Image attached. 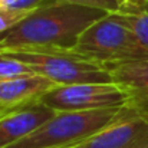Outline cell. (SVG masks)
<instances>
[{
  "mask_svg": "<svg viewBox=\"0 0 148 148\" xmlns=\"http://www.w3.org/2000/svg\"><path fill=\"white\" fill-rule=\"evenodd\" d=\"M12 109H14V108H0V119H1L6 114H9Z\"/></svg>",
  "mask_w": 148,
  "mask_h": 148,
  "instance_id": "2e32d148",
  "label": "cell"
},
{
  "mask_svg": "<svg viewBox=\"0 0 148 148\" xmlns=\"http://www.w3.org/2000/svg\"><path fill=\"white\" fill-rule=\"evenodd\" d=\"M147 148H148V147H147Z\"/></svg>",
  "mask_w": 148,
  "mask_h": 148,
  "instance_id": "ac0fdd59",
  "label": "cell"
},
{
  "mask_svg": "<svg viewBox=\"0 0 148 148\" xmlns=\"http://www.w3.org/2000/svg\"><path fill=\"white\" fill-rule=\"evenodd\" d=\"M39 101L56 112L97 111L127 106V95L114 82L58 85Z\"/></svg>",
  "mask_w": 148,
  "mask_h": 148,
  "instance_id": "5b68a950",
  "label": "cell"
},
{
  "mask_svg": "<svg viewBox=\"0 0 148 148\" xmlns=\"http://www.w3.org/2000/svg\"><path fill=\"white\" fill-rule=\"evenodd\" d=\"M98 9L55 3L29 13L0 35V50H72L79 36L106 16Z\"/></svg>",
  "mask_w": 148,
  "mask_h": 148,
  "instance_id": "6da1fadb",
  "label": "cell"
},
{
  "mask_svg": "<svg viewBox=\"0 0 148 148\" xmlns=\"http://www.w3.org/2000/svg\"><path fill=\"white\" fill-rule=\"evenodd\" d=\"M118 14L134 32L138 42L148 50V0H145L141 6L124 9Z\"/></svg>",
  "mask_w": 148,
  "mask_h": 148,
  "instance_id": "30bf717a",
  "label": "cell"
},
{
  "mask_svg": "<svg viewBox=\"0 0 148 148\" xmlns=\"http://www.w3.org/2000/svg\"><path fill=\"white\" fill-rule=\"evenodd\" d=\"M27 14L29 13H25V12H16V10L0 7V35L9 30L10 27H13L14 25H17L19 22H22Z\"/></svg>",
  "mask_w": 148,
  "mask_h": 148,
  "instance_id": "5bb4252c",
  "label": "cell"
},
{
  "mask_svg": "<svg viewBox=\"0 0 148 148\" xmlns=\"http://www.w3.org/2000/svg\"><path fill=\"white\" fill-rule=\"evenodd\" d=\"M58 1L92 7V9H98V10L106 12V13H119L125 9L124 0H58Z\"/></svg>",
  "mask_w": 148,
  "mask_h": 148,
  "instance_id": "7c38bea8",
  "label": "cell"
},
{
  "mask_svg": "<svg viewBox=\"0 0 148 148\" xmlns=\"http://www.w3.org/2000/svg\"><path fill=\"white\" fill-rule=\"evenodd\" d=\"M33 69L26 63L0 52V82L10 81L25 75H33Z\"/></svg>",
  "mask_w": 148,
  "mask_h": 148,
  "instance_id": "8fae6325",
  "label": "cell"
},
{
  "mask_svg": "<svg viewBox=\"0 0 148 148\" xmlns=\"http://www.w3.org/2000/svg\"><path fill=\"white\" fill-rule=\"evenodd\" d=\"M55 3H58V0H6L1 4V7L9 10H16V12L32 13L35 10H39L42 7H46Z\"/></svg>",
  "mask_w": 148,
  "mask_h": 148,
  "instance_id": "4fadbf2b",
  "label": "cell"
},
{
  "mask_svg": "<svg viewBox=\"0 0 148 148\" xmlns=\"http://www.w3.org/2000/svg\"><path fill=\"white\" fill-rule=\"evenodd\" d=\"M58 86L55 82L38 73L19 76L0 82V108H17L35 101Z\"/></svg>",
  "mask_w": 148,
  "mask_h": 148,
  "instance_id": "9c48e42d",
  "label": "cell"
},
{
  "mask_svg": "<svg viewBox=\"0 0 148 148\" xmlns=\"http://www.w3.org/2000/svg\"><path fill=\"white\" fill-rule=\"evenodd\" d=\"M121 108L56 112L48 122L7 148H75L112 124Z\"/></svg>",
  "mask_w": 148,
  "mask_h": 148,
  "instance_id": "3957f363",
  "label": "cell"
},
{
  "mask_svg": "<svg viewBox=\"0 0 148 148\" xmlns=\"http://www.w3.org/2000/svg\"><path fill=\"white\" fill-rule=\"evenodd\" d=\"M4 1H6V0H0V7H1V4H3Z\"/></svg>",
  "mask_w": 148,
  "mask_h": 148,
  "instance_id": "e0dca14e",
  "label": "cell"
},
{
  "mask_svg": "<svg viewBox=\"0 0 148 148\" xmlns=\"http://www.w3.org/2000/svg\"><path fill=\"white\" fill-rule=\"evenodd\" d=\"M112 82L127 95V106L148 118V59L108 66Z\"/></svg>",
  "mask_w": 148,
  "mask_h": 148,
  "instance_id": "ba28073f",
  "label": "cell"
},
{
  "mask_svg": "<svg viewBox=\"0 0 148 148\" xmlns=\"http://www.w3.org/2000/svg\"><path fill=\"white\" fill-rule=\"evenodd\" d=\"M56 114L40 101L12 109L0 119V148H7L35 132Z\"/></svg>",
  "mask_w": 148,
  "mask_h": 148,
  "instance_id": "52a82bcc",
  "label": "cell"
},
{
  "mask_svg": "<svg viewBox=\"0 0 148 148\" xmlns=\"http://www.w3.org/2000/svg\"><path fill=\"white\" fill-rule=\"evenodd\" d=\"M48 78L56 85L112 82L106 66L92 62L73 50H0Z\"/></svg>",
  "mask_w": 148,
  "mask_h": 148,
  "instance_id": "277c9868",
  "label": "cell"
},
{
  "mask_svg": "<svg viewBox=\"0 0 148 148\" xmlns=\"http://www.w3.org/2000/svg\"><path fill=\"white\" fill-rule=\"evenodd\" d=\"M73 52L102 66L148 59V50L118 13H108L78 39Z\"/></svg>",
  "mask_w": 148,
  "mask_h": 148,
  "instance_id": "7a4b0ae2",
  "label": "cell"
},
{
  "mask_svg": "<svg viewBox=\"0 0 148 148\" xmlns=\"http://www.w3.org/2000/svg\"><path fill=\"white\" fill-rule=\"evenodd\" d=\"M145 0H124L125 3V9L128 7H137V6H141Z\"/></svg>",
  "mask_w": 148,
  "mask_h": 148,
  "instance_id": "9a60e30c",
  "label": "cell"
},
{
  "mask_svg": "<svg viewBox=\"0 0 148 148\" xmlns=\"http://www.w3.org/2000/svg\"><path fill=\"white\" fill-rule=\"evenodd\" d=\"M148 118L128 106L106 128L75 148H147Z\"/></svg>",
  "mask_w": 148,
  "mask_h": 148,
  "instance_id": "8992f818",
  "label": "cell"
}]
</instances>
